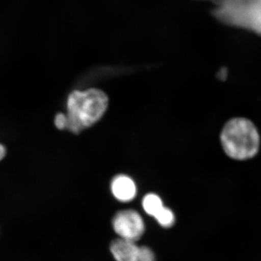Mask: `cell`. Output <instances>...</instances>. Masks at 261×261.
<instances>
[{
  "label": "cell",
  "mask_w": 261,
  "mask_h": 261,
  "mask_svg": "<svg viewBox=\"0 0 261 261\" xmlns=\"http://www.w3.org/2000/svg\"><path fill=\"white\" fill-rule=\"evenodd\" d=\"M107 95L97 89L70 93L67 103L68 118L67 128L73 134H79L99 121L107 109Z\"/></svg>",
  "instance_id": "6da1fadb"
},
{
  "label": "cell",
  "mask_w": 261,
  "mask_h": 261,
  "mask_svg": "<svg viewBox=\"0 0 261 261\" xmlns=\"http://www.w3.org/2000/svg\"><path fill=\"white\" fill-rule=\"evenodd\" d=\"M220 23L261 36V0H204Z\"/></svg>",
  "instance_id": "7a4b0ae2"
},
{
  "label": "cell",
  "mask_w": 261,
  "mask_h": 261,
  "mask_svg": "<svg viewBox=\"0 0 261 261\" xmlns=\"http://www.w3.org/2000/svg\"><path fill=\"white\" fill-rule=\"evenodd\" d=\"M221 143L228 157L245 161L255 157L258 152L260 135L250 120L235 118L228 121L221 130Z\"/></svg>",
  "instance_id": "3957f363"
},
{
  "label": "cell",
  "mask_w": 261,
  "mask_h": 261,
  "mask_svg": "<svg viewBox=\"0 0 261 261\" xmlns=\"http://www.w3.org/2000/svg\"><path fill=\"white\" fill-rule=\"evenodd\" d=\"M113 226L117 234L123 240L135 242L145 232V223L137 211H122L116 214Z\"/></svg>",
  "instance_id": "277c9868"
},
{
  "label": "cell",
  "mask_w": 261,
  "mask_h": 261,
  "mask_svg": "<svg viewBox=\"0 0 261 261\" xmlns=\"http://www.w3.org/2000/svg\"><path fill=\"white\" fill-rule=\"evenodd\" d=\"M111 251L116 261H155L153 252L135 242L118 239L111 244Z\"/></svg>",
  "instance_id": "5b68a950"
},
{
  "label": "cell",
  "mask_w": 261,
  "mask_h": 261,
  "mask_svg": "<svg viewBox=\"0 0 261 261\" xmlns=\"http://www.w3.org/2000/svg\"><path fill=\"white\" fill-rule=\"evenodd\" d=\"M113 195L121 202H128L135 198L137 188L133 180L124 175L115 178L111 185Z\"/></svg>",
  "instance_id": "8992f818"
},
{
  "label": "cell",
  "mask_w": 261,
  "mask_h": 261,
  "mask_svg": "<svg viewBox=\"0 0 261 261\" xmlns=\"http://www.w3.org/2000/svg\"><path fill=\"white\" fill-rule=\"evenodd\" d=\"M142 206L145 212L153 217L164 207L161 199L154 194H149L146 195L142 201Z\"/></svg>",
  "instance_id": "52a82bcc"
},
{
  "label": "cell",
  "mask_w": 261,
  "mask_h": 261,
  "mask_svg": "<svg viewBox=\"0 0 261 261\" xmlns=\"http://www.w3.org/2000/svg\"><path fill=\"white\" fill-rule=\"evenodd\" d=\"M154 218L163 227H171L175 222L174 214L169 208L166 207H163L162 210Z\"/></svg>",
  "instance_id": "ba28073f"
},
{
  "label": "cell",
  "mask_w": 261,
  "mask_h": 261,
  "mask_svg": "<svg viewBox=\"0 0 261 261\" xmlns=\"http://www.w3.org/2000/svg\"><path fill=\"white\" fill-rule=\"evenodd\" d=\"M67 122H68L67 116L63 113H58L55 118V124L58 129H66Z\"/></svg>",
  "instance_id": "9c48e42d"
},
{
  "label": "cell",
  "mask_w": 261,
  "mask_h": 261,
  "mask_svg": "<svg viewBox=\"0 0 261 261\" xmlns=\"http://www.w3.org/2000/svg\"><path fill=\"white\" fill-rule=\"evenodd\" d=\"M217 75L220 80H226V77H227V69L226 68H221L219 70V73H218Z\"/></svg>",
  "instance_id": "30bf717a"
},
{
  "label": "cell",
  "mask_w": 261,
  "mask_h": 261,
  "mask_svg": "<svg viewBox=\"0 0 261 261\" xmlns=\"http://www.w3.org/2000/svg\"><path fill=\"white\" fill-rule=\"evenodd\" d=\"M7 150L4 145L0 144V161H2L6 155Z\"/></svg>",
  "instance_id": "8fae6325"
}]
</instances>
